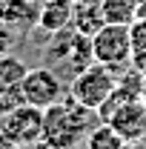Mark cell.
<instances>
[{
    "instance_id": "6",
    "label": "cell",
    "mask_w": 146,
    "mask_h": 149,
    "mask_svg": "<svg viewBox=\"0 0 146 149\" xmlns=\"http://www.w3.org/2000/svg\"><path fill=\"white\" fill-rule=\"evenodd\" d=\"M0 135L9 138L15 146H29L35 141H43V109L20 103L15 109H9L0 118Z\"/></svg>"
},
{
    "instance_id": "1",
    "label": "cell",
    "mask_w": 146,
    "mask_h": 149,
    "mask_svg": "<svg viewBox=\"0 0 146 149\" xmlns=\"http://www.w3.org/2000/svg\"><path fill=\"white\" fill-rule=\"evenodd\" d=\"M92 109L80 106L74 97H60L49 109H43V143L49 149H77L86 143L92 132Z\"/></svg>"
},
{
    "instance_id": "3",
    "label": "cell",
    "mask_w": 146,
    "mask_h": 149,
    "mask_svg": "<svg viewBox=\"0 0 146 149\" xmlns=\"http://www.w3.org/2000/svg\"><path fill=\"white\" fill-rule=\"evenodd\" d=\"M46 60L55 66H66L72 74H77L80 69H86L89 63H95V55H92V37L74 32L72 26L60 29L55 35H49V46H46Z\"/></svg>"
},
{
    "instance_id": "2",
    "label": "cell",
    "mask_w": 146,
    "mask_h": 149,
    "mask_svg": "<svg viewBox=\"0 0 146 149\" xmlns=\"http://www.w3.org/2000/svg\"><path fill=\"white\" fill-rule=\"evenodd\" d=\"M115 86H117V72L112 66H103V63L95 60L77 74H72V83L66 86V95L74 97L80 106L97 112V106L115 92Z\"/></svg>"
},
{
    "instance_id": "11",
    "label": "cell",
    "mask_w": 146,
    "mask_h": 149,
    "mask_svg": "<svg viewBox=\"0 0 146 149\" xmlns=\"http://www.w3.org/2000/svg\"><path fill=\"white\" fill-rule=\"evenodd\" d=\"M140 143L126 141L117 129H112L109 123H100L97 129L86 135V149H138Z\"/></svg>"
},
{
    "instance_id": "13",
    "label": "cell",
    "mask_w": 146,
    "mask_h": 149,
    "mask_svg": "<svg viewBox=\"0 0 146 149\" xmlns=\"http://www.w3.org/2000/svg\"><path fill=\"white\" fill-rule=\"evenodd\" d=\"M129 37H132V66L143 72L146 69V15L129 26Z\"/></svg>"
},
{
    "instance_id": "9",
    "label": "cell",
    "mask_w": 146,
    "mask_h": 149,
    "mask_svg": "<svg viewBox=\"0 0 146 149\" xmlns=\"http://www.w3.org/2000/svg\"><path fill=\"white\" fill-rule=\"evenodd\" d=\"M103 23H106V17H103L100 0H80V3H74V12H72V29L74 32L92 37L95 32H100Z\"/></svg>"
},
{
    "instance_id": "10",
    "label": "cell",
    "mask_w": 146,
    "mask_h": 149,
    "mask_svg": "<svg viewBox=\"0 0 146 149\" xmlns=\"http://www.w3.org/2000/svg\"><path fill=\"white\" fill-rule=\"evenodd\" d=\"M37 20V0H0V23L6 26H35Z\"/></svg>"
},
{
    "instance_id": "8",
    "label": "cell",
    "mask_w": 146,
    "mask_h": 149,
    "mask_svg": "<svg viewBox=\"0 0 146 149\" xmlns=\"http://www.w3.org/2000/svg\"><path fill=\"white\" fill-rule=\"evenodd\" d=\"M72 12H74V0H37V20L35 29L43 35H55L60 29L72 26Z\"/></svg>"
},
{
    "instance_id": "4",
    "label": "cell",
    "mask_w": 146,
    "mask_h": 149,
    "mask_svg": "<svg viewBox=\"0 0 146 149\" xmlns=\"http://www.w3.org/2000/svg\"><path fill=\"white\" fill-rule=\"evenodd\" d=\"M92 55L97 63L112 66L115 72L126 69L132 63V37L129 26L123 23H103L100 32L92 35Z\"/></svg>"
},
{
    "instance_id": "12",
    "label": "cell",
    "mask_w": 146,
    "mask_h": 149,
    "mask_svg": "<svg viewBox=\"0 0 146 149\" xmlns=\"http://www.w3.org/2000/svg\"><path fill=\"white\" fill-rule=\"evenodd\" d=\"M140 6H143V0H100L106 23H123V26H132L138 20Z\"/></svg>"
},
{
    "instance_id": "15",
    "label": "cell",
    "mask_w": 146,
    "mask_h": 149,
    "mask_svg": "<svg viewBox=\"0 0 146 149\" xmlns=\"http://www.w3.org/2000/svg\"><path fill=\"white\" fill-rule=\"evenodd\" d=\"M143 100H146V69H143Z\"/></svg>"
},
{
    "instance_id": "5",
    "label": "cell",
    "mask_w": 146,
    "mask_h": 149,
    "mask_svg": "<svg viewBox=\"0 0 146 149\" xmlns=\"http://www.w3.org/2000/svg\"><path fill=\"white\" fill-rule=\"evenodd\" d=\"M20 95H23V103L37 106V109H49L60 97H66V86L52 66H35V69H26V74H23Z\"/></svg>"
},
{
    "instance_id": "14",
    "label": "cell",
    "mask_w": 146,
    "mask_h": 149,
    "mask_svg": "<svg viewBox=\"0 0 146 149\" xmlns=\"http://www.w3.org/2000/svg\"><path fill=\"white\" fill-rule=\"evenodd\" d=\"M12 43H15V35H12V26L0 23V55H9Z\"/></svg>"
},
{
    "instance_id": "7",
    "label": "cell",
    "mask_w": 146,
    "mask_h": 149,
    "mask_svg": "<svg viewBox=\"0 0 146 149\" xmlns=\"http://www.w3.org/2000/svg\"><path fill=\"white\" fill-rule=\"evenodd\" d=\"M26 63L9 55H0V115H6L9 109H15L23 103V95H20V80L26 74Z\"/></svg>"
}]
</instances>
